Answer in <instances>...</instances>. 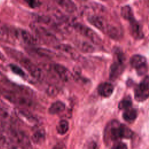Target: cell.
<instances>
[{"mask_svg": "<svg viewBox=\"0 0 149 149\" xmlns=\"http://www.w3.org/2000/svg\"><path fill=\"white\" fill-rule=\"evenodd\" d=\"M56 48L59 51H61L65 53L69 54L70 56H71L73 58H75L77 56V54L76 52H75L74 49L68 45L59 44L56 46Z\"/></svg>", "mask_w": 149, "mask_h": 149, "instance_id": "24", "label": "cell"}, {"mask_svg": "<svg viewBox=\"0 0 149 149\" xmlns=\"http://www.w3.org/2000/svg\"><path fill=\"white\" fill-rule=\"evenodd\" d=\"M120 125L118 120H112L106 127L104 132V139L106 143L116 141L121 139Z\"/></svg>", "mask_w": 149, "mask_h": 149, "instance_id": "5", "label": "cell"}, {"mask_svg": "<svg viewBox=\"0 0 149 149\" xmlns=\"http://www.w3.org/2000/svg\"><path fill=\"white\" fill-rule=\"evenodd\" d=\"M52 69L59 78L62 81H67L69 80L72 76V74L69 69L62 65L54 64L52 66Z\"/></svg>", "mask_w": 149, "mask_h": 149, "instance_id": "15", "label": "cell"}, {"mask_svg": "<svg viewBox=\"0 0 149 149\" xmlns=\"http://www.w3.org/2000/svg\"><path fill=\"white\" fill-rule=\"evenodd\" d=\"M58 5L68 12L72 13L76 10V6L74 3L69 0H59L56 1Z\"/></svg>", "mask_w": 149, "mask_h": 149, "instance_id": "21", "label": "cell"}, {"mask_svg": "<svg viewBox=\"0 0 149 149\" xmlns=\"http://www.w3.org/2000/svg\"><path fill=\"white\" fill-rule=\"evenodd\" d=\"M121 129V139H130L132 137L133 132L132 130L127 126L124 124L120 125Z\"/></svg>", "mask_w": 149, "mask_h": 149, "instance_id": "27", "label": "cell"}, {"mask_svg": "<svg viewBox=\"0 0 149 149\" xmlns=\"http://www.w3.org/2000/svg\"><path fill=\"white\" fill-rule=\"evenodd\" d=\"M149 79L146 75L134 88V98L138 102H143L148 98Z\"/></svg>", "mask_w": 149, "mask_h": 149, "instance_id": "8", "label": "cell"}, {"mask_svg": "<svg viewBox=\"0 0 149 149\" xmlns=\"http://www.w3.org/2000/svg\"><path fill=\"white\" fill-rule=\"evenodd\" d=\"M16 38L21 40L24 43L33 45L38 42L36 37L34 36L28 31L24 29H15Z\"/></svg>", "mask_w": 149, "mask_h": 149, "instance_id": "11", "label": "cell"}, {"mask_svg": "<svg viewBox=\"0 0 149 149\" xmlns=\"http://www.w3.org/2000/svg\"><path fill=\"white\" fill-rule=\"evenodd\" d=\"M114 61L109 69V79L115 80L122 73L125 69V56L123 52L116 48L114 51Z\"/></svg>", "mask_w": 149, "mask_h": 149, "instance_id": "3", "label": "cell"}, {"mask_svg": "<svg viewBox=\"0 0 149 149\" xmlns=\"http://www.w3.org/2000/svg\"><path fill=\"white\" fill-rule=\"evenodd\" d=\"M9 138L14 143L24 149H28L30 147V142L27 136L22 130L8 126L6 129Z\"/></svg>", "mask_w": 149, "mask_h": 149, "instance_id": "4", "label": "cell"}, {"mask_svg": "<svg viewBox=\"0 0 149 149\" xmlns=\"http://www.w3.org/2000/svg\"><path fill=\"white\" fill-rule=\"evenodd\" d=\"M26 2L28 5L32 8H35L38 7L41 5V2L39 1H27Z\"/></svg>", "mask_w": 149, "mask_h": 149, "instance_id": "31", "label": "cell"}, {"mask_svg": "<svg viewBox=\"0 0 149 149\" xmlns=\"http://www.w3.org/2000/svg\"><path fill=\"white\" fill-rule=\"evenodd\" d=\"M65 109V104L61 101H57L51 105L48 109V112L51 115L58 114L63 111Z\"/></svg>", "mask_w": 149, "mask_h": 149, "instance_id": "17", "label": "cell"}, {"mask_svg": "<svg viewBox=\"0 0 149 149\" xmlns=\"http://www.w3.org/2000/svg\"><path fill=\"white\" fill-rule=\"evenodd\" d=\"M132 101L131 97L129 96L123 98L118 104V108L121 110H126L129 108H132Z\"/></svg>", "mask_w": 149, "mask_h": 149, "instance_id": "26", "label": "cell"}, {"mask_svg": "<svg viewBox=\"0 0 149 149\" xmlns=\"http://www.w3.org/2000/svg\"><path fill=\"white\" fill-rule=\"evenodd\" d=\"M87 20L90 24L105 34H107L108 30L112 25L108 23L107 20L103 17L97 15L89 16L87 18Z\"/></svg>", "mask_w": 149, "mask_h": 149, "instance_id": "9", "label": "cell"}, {"mask_svg": "<svg viewBox=\"0 0 149 149\" xmlns=\"http://www.w3.org/2000/svg\"><path fill=\"white\" fill-rule=\"evenodd\" d=\"M130 64L132 67L135 69L139 76H143L147 73L148 65L145 56L139 54L134 55L130 59Z\"/></svg>", "mask_w": 149, "mask_h": 149, "instance_id": "7", "label": "cell"}, {"mask_svg": "<svg viewBox=\"0 0 149 149\" xmlns=\"http://www.w3.org/2000/svg\"><path fill=\"white\" fill-rule=\"evenodd\" d=\"M16 38L15 29L3 23H0V41L11 42Z\"/></svg>", "mask_w": 149, "mask_h": 149, "instance_id": "12", "label": "cell"}, {"mask_svg": "<svg viewBox=\"0 0 149 149\" xmlns=\"http://www.w3.org/2000/svg\"><path fill=\"white\" fill-rule=\"evenodd\" d=\"M84 149H97V146L94 141H89L84 146Z\"/></svg>", "mask_w": 149, "mask_h": 149, "instance_id": "32", "label": "cell"}, {"mask_svg": "<svg viewBox=\"0 0 149 149\" xmlns=\"http://www.w3.org/2000/svg\"><path fill=\"white\" fill-rule=\"evenodd\" d=\"M45 133L44 129H40L37 130L32 135L31 140L36 144L41 143L45 139Z\"/></svg>", "mask_w": 149, "mask_h": 149, "instance_id": "23", "label": "cell"}, {"mask_svg": "<svg viewBox=\"0 0 149 149\" xmlns=\"http://www.w3.org/2000/svg\"><path fill=\"white\" fill-rule=\"evenodd\" d=\"M72 26L77 31L88 38L93 43L95 44H100L101 43L100 37L90 27L80 23H73Z\"/></svg>", "mask_w": 149, "mask_h": 149, "instance_id": "6", "label": "cell"}, {"mask_svg": "<svg viewBox=\"0 0 149 149\" xmlns=\"http://www.w3.org/2000/svg\"><path fill=\"white\" fill-rule=\"evenodd\" d=\"M137 116V111L136 109L130 108L125 110L122 114L123 119L129 123L133 122Z\"/></svg>", "mask_w": 149, "mask_h": 149, "instance_id": "18", "label": "cell"}, {"mask_svg": "<svg viewBox=\"0 0 149 149\" xmlns=\"http://www.w3.org/2000/svg\"><path fill=\"white\" fill-rule=\"evenodd\" d=\"M6 50L10 55H11L13 58L16 59L34 77L38 79L42 78L43 75L41 69L35 65L30 59L17 51L10 48H6Z\"/></svg>", "mask_w": 149, "mask_h": 149, "instance_id": "2", "label": "cell"}, {"mask_svg": "<svg viewBox=\"0 0 149 149\" xmlns=\"http://www.w3.org/2000/svg\"><path fill=\"white\" fill-rule=\"evenodd\" d=\"M31 29L37 37L47 42H55L57 41L56 37L47 29L38 25L32 24Z\"/></svg>", "mask_w": 149, "mask_h": 149, "instance_id": "10", "label": "cell"}, {"mask_svg": "<svg viewBox=\"0 0 149 149\" xmlns=\"http://www.w3.org/2000/svg\"><path fill=\"white\" fill-rule=\"evenodd\" d=\"M113 90V86L108 82H104L100 84L97 88L98 94L105 98L109 97L112 94Z\"/></svg>", "mask_w": 149, "mask_h": 149, "instance_id": "16", "label": "cell"}, {"mask_svg": "<svg viewBox=\"0 0 149 149\" xmlns=\"http://www.w3.org/2000/svg\"><path fill=\"white\" fill-rule=\"evenodd\" d=\"M112 149H127V147L125 143L118 141L113 145Z\"/></svg>", "mask_w": 149, "mask_h": 149, "instance_id": "30", "label": "cell"}, {"mask_svg": "<svg viewBox=\"0 0 149 149\" xmlns=\"http://www.w3.org/2000/svg\"><path fill=\"white\" fill-rule=\"evenodd\" d=\"M75 45L77 48L82 52H93L94 51V47L93 45L87 41L78 40L76 41Z\"/></svg>", "mask_w": 149, "mask_h": 149, "instance_id": "19", "label": "cell"}, {"mask_svg": "<svg viewBox=\"0 0 149 149\" xmlns=\"http://www.w3.org/2000/svg\"><path fill=\"white\" fill-rule=\"evenodd\" d=\"M17 115L20 116L23 119L25 120L26 122L30 123H36L37 119L33 116V115L26 111V109H17Z\"/></svg>", "mask_w": 149, "mask_h": 149, "instance_id": "20", "label": "cell"}, {"mask_svg": "<svg viewBox=\"0 0 149 149\" xmlns=\"http://www.w3.org/2000/svg\"><path fill=\"white\" fill-rule=\"evenodd\" d=\"M63 146L59 143V144H56L54 147H53V148L52 149H63Z\"/></svg>", "mask_w": 149, "mask_h": 149, "instance_id": "34", "label": "cell"}, {"mask_svg": "<svg viewBox=\"0 0 149 149\" xmlns=\"http://www.w3.org/2000/svg\"><path fill=\"white\" fill-rule=\"evenodd\" d=\"M4 58V56H3V55L1 53V52H0V59H3Z\"/></svg>", "mask_w": 149, "mask_h": 149, "instance_id": "35", "label": "cell"}, {"mask_svg": "<svg viewBox=\"0 0 149 149\" xmlns=\"http://www.w3.org/2000/svg\"><path fill=\"white\" fill-rule=\"evenodd\" d=\"M10 68L11 70L16 74H17L20 76H22V77H24L26 76L24 72L17 65H16L15 64H10Z\"/></svg>", "mask_w": 149, "mask_h": 149, "instance_id": "29", "label": "cell"}, {"mask_svg": "<svg viewBox=\"0 0 149 149\" xmlns=\"http://www.w3.org/2000/svg\"><path fill=\"white\" fill-rule=\"evenodd\" d=\"M0 118L5 122H13L16 120V116L14 113L1 100H0Z\"/></svg>", "mask_w": 149, "mask_h": 149, "instance_id": "13", "label": "cell"}, {"mask_svg": "<svg viewBox=\"0 0 149 149\" xmlns=\"http://www.w3.org/2000/svg\"><path fill=\"white\" fill-rule=\"evenodd\" d=\"M7 128L8 126H6V122L0 118V133L6 131Z\"/></svg>", "mask_w": 149, "mask_h": 149, "instance_id": "33", "label": "cell"}, {"mask_svg": "<svg viewBox=\"0 0 149 149\" xmlns=\"http://www.w3.org/2000/svg\"><path fill=\"white\" fill-rule=\"evenodd\" d=\"M56 129L57 132L59 134H60L61 135H63V134H66L69 130L68 122L65 119L61 120L58 122V123L56 127Z\"/></svg>", "mask_w": 149, "mask_h": 149, "instance_id": "25", "label": "cell"}, {"mask_svg": "<svg viewBox=\"0 0 149 149\" xmlns=\"http://www.w3.org/2000/svg\"><path fill=\"white\" fill-rule=\"evenodd\" d=\"M120 14L122 17L128 22L134 18L133 12L129 5H125L121 8Z\"/></svg>", "mask_w": 149, "mask_h": 149, "instance_id": "22", "label": "cell"}, {"mask_svg": "<svg viewBox=\"0 0 149 149\" xmlns=\"http://www.w3.org/2000/svg\"><path fill=\"white\" fill-rule=\"evenodd\" d=\"M33 51L37 55H40L41 56H44L47 58H51L54 55V53L51 52L50 50L44 48H36L33 49Z\"/></svg>", "mask_w": 149, "mask_h": 149, "instance_id": "28", "label": "cell"}, {"mask_svg": "<svg viewBox=\"0 0 149 149\" xmlns=\"http://www.w3.org/2000/svg\"><path fill=\"white\" fill-rule=\"evenodd\" d=\"M0 94L8 101L20 107L33 105L32 93L27 88L10 84L9 88L0 87Z\"/></svg>", "mask_w": 149, "mask_h": 149, "instance_id": "1", "label": "cell"}, {"mask_svg": "<svg viewBox=\"0 0 149 149\" xmlns=\"http://www.w3.org/2000/svg\"><path fill=\"white\" fill-rule=\"evenodd\" d=\"M130 32L132 36L136 40H140L143 38L144 33L140 23L135 18L129 21Z\"/></svg>", "mask_w": 149, "mask_h": 149, "instance_id": "14", "label": "cell"}]
</instances>
